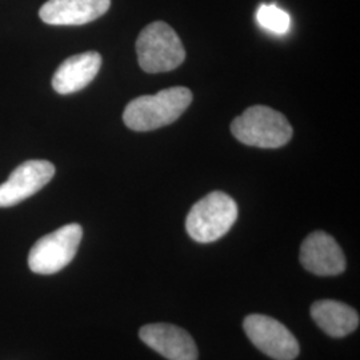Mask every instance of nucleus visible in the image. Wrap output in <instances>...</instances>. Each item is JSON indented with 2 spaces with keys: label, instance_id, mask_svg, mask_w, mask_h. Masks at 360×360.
I'll use <instances>...</instances> for the list:
<instances>
[{
  "label": "nucleus",
  "instance_id": "nucleus-1",
  "mask_svg": "<svg viewBox=\"0 0 360 360\" xmlns=\"http://www.w3.org/2000/svg\"><path fill=\"white\" fill-rule=\"evenodd\" d=\"M193 102V94L186 87H172L155 95H144L131 101L123 122L132 131H153L178 120Z\"/></svg>",
  "mask_w": 360,
  "mask_h": 360
},
{
  "label": "nucleus",
  "instance_id": "nucleus-2",
  "mask_svg": "<svg viewBox=\"0 0 360 360\" xmlns=\"http://www.w3.org/2000/svg\"><path fill=\"white\" fill-rule=\"evenodd\" d=\"M239 142L259 148H279L291 141L292 127L287 117L266 105H254L231 123Z\"/></svg>",
  "mask_w": 360,
  "mask_h": 360
},
{
  "label": "nucleus",
  "instance_id": "nucleus-3",
  "mask_svg": "<svg viewBox=\"0 0 360 360\" xmlns=\"http://www.w3.org/2000/svg\"><path fill=\"white\" fill-rule=\"evenodd\" d=\"M238 206L231 196L214 191L193 205L186 219V230L198 243H212L231 230Z\"/></svg>",
  "mask_w": 360,
  "mask_h": 360
},
{
  "label": "nucleus",
  "instance_id": "nucleus-4",
  "mask_svg": "<svg viewBox=\"0 0 360 360\" xmlns=\"http://www.w3.org/2000/svg\"><path fill=\"white\" fill-rule=\"evenodd\" d=\"M136 53L139 65L148 74L175 70L186 58L178 34L165 22H154L143 30L136 40Z\"/></svg>",
  "mask_w": 360,
  "mask_h": 360
},
{
  "label": "nucleus",
  "instance_id": "nucleus-5",
  "mask_svg": "<svg viewBox=\"0 0 360 360\" xmlns=\"http://www.w3.org/2000/svg\"><path fill=\"white\" fill-rule=\"evenodd\" d=\"M83 238V229L71 223L40 238L28 254L30 270L39 275H52L67 267L75 257Z\"/></svg>",
  "mask_w": 360,
  "mask_h": 360
},
{
  "label": "nucleus",
  "instance_id": "nucleus-6",
  "mask_svg": "<svg viewBox=\"0 0 360 360\" xmlns=\"http://www.w3.org/2000/svg\"><path fill=\"white\" fill-rule=\"evenodd\" d=\"M245 335L263 354L275 360H294L299 355V343L291 331L267 315H248L243 322Z\"/></svg>",
  "mask_w": 360,
  "mask_h": 360
},
{
  "label": "nucleus",
  "instance_id": "nucleus-7",
  "mask_svg": "<svg viewBox=\"0 0 360 360\" xmlns=\"http://www.w3.org/2000/svg\"><path fill=\"white\" fill-rule=\"evenodd\" d=\"M55 175V166L47 160H28L13 169L0 184V207H13L40 191Z\"/></svg>",
  "mask_w": 360,
  "mask_h": 360
},
{
  "label": "nucleus",
  "instance_id": "nucleus-8",
  "mask_svg": "<svg viewBox=\"0 0 360 360\" xmlns=\"http://www.w3.org/2000/svg\"><path fill=\"white\" fill-rule=\"evenodd\" d=\"M300 263L318 276H336L346 270V257L334 238L327 232L309 233L300 247Z\"/></svg>",
  "mask_w": 360,
  "mask_h": 360
},
{
  "label": "nucleus",
  "instance_id": "nucleus-9",
  "mask_svg": "<svg viewBox=\"0 0 360 360\" xmlns=\"http://www.w3.org/2000/svg\"><path fill=\"white\" fill-rule=\"evenodd\" d=\"M143 343L168 360H198V348L193 336L186 330L167 324L155 323L141 328Z\"/></svg>",
  "mask_w": 360,
  "mask_h": 360
},
{
  "label": "nucleus",
  "instance_id": "nucleus-10",
  "mask_svg": "<svg viewBox=\"0 0 360 360\" xmlns=\"http://www.w3.org/2000/svg\"><path fill=\"white\" fill-rule=\"evenodd\" d=\"M110 6L111 0H49L39 18L50 26H83L103 16Z\"/></svg>",
  "mask_w": 360,
  "mask_h": 360
},
{
  "label": "nucleus",
  "instance_id": "nucleus-11",
  "mask_svg": "<svg viewBox=\"0 0 360 360\" xmlns=\"http://www.w3.org/2000/svg\"><path fill=\"white\" fill-rule=\"evenodd\" d=\"M102 56L96 51L83 52L65 59L52 77V87L60 95L75 94L86 89L98 75Z\"/></svg>",
  "mask_w": 360,
  "mask_h": 360
},
{
  "label": "nucleus",
  "instance_id": "nucleus-12",
  "mask_svg": "<svg viewBox=\"0 0 360 360\" xmlns=\"http://www.w3.org/2000/svg\"><path fill=\"white\" fill-rule=\"evenodd\" d=\"M311 316L328 336L343 338L359 326V314L338 300H318L311 306Z\"/></svg>",
  "mask_w": 360,
  "mask_h": 360
},
{
  "label": "nucleus",
  "instance_id": "nucleus-13",
  "mask_svg": "<svg viewBox=\"0 0 360 360\" xmlns=\"http://www.w3.org/2000/svg\"><path fill=\"white\" fill-rule=\"evenodd\" d=\"M257 23L264 30L283 35L291 27V18L282 8L274 4H263L259 7L257 13Z\"/></svg>",
  "mask_w": 360,
  "mask_h": 360
}]
</instances>
